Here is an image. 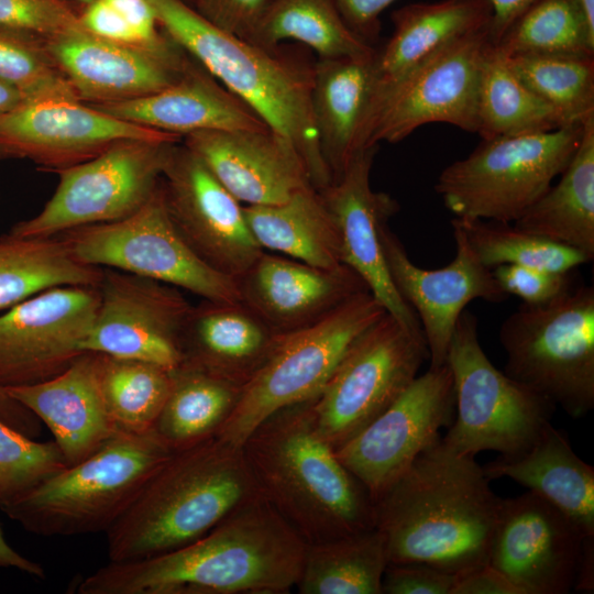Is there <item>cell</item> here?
I'll return each mask as SVG.
<instances>
[{"instance_id": "cell-48", "label": "cell", "mask_w": 594, "mask_h": 594, "mask_svg": "<svg viewBox=\"0 0 594 594\" xmlns=\"http://www.w3.org/2000/svg\"><path fill=\"white\" fill-rule=\"evenodd\" d=\"M271 0H195L194 9L216 28L249 41Z\"/></svg>"}, {"instance_id": "cell-13", "label": "cell", "mask_w": 594, "mask_h": 594, "mask_svg": "<svg viewBox=\"0 0 594 594\" xmlns=\"http://www.w3.org/2000/svg\"><path fill=\"white\" fill-rule=\"evenodd\" d=\"M427 359L424 334L385 312L351 344L314 399L320 435L340 448L408 388Z\"/></svg>"}, {"instance_id": "cell-14", "label": "cell", "mask_w": 594, "mask_h": 594, "mask_svg": "<svg viewBox=\"0 0 594 594\" xmlns=\"http://www.w3.org/2000/svg\"><path fill=\"white\" fill-rule=\"evenodd\" d=\"M488 25L447 45L397 80L376 87L364 146L400 142L435 122L476 133L481 76L492 44Z\"/></svg>"}, {"instance_id": "cell-54", "label": "cell", "mask_w": 594, "mask_h": 594, "mask_svg": "<svg viewBox=\"0 0 594 594\" xmlns=\"http://www.w3.org/2000/svg\"><path fill=\"white\" fill-rule=\"evenodd\" d=\"M13 568L37 579H45L43 566L15 551L6 540L0 527V569Z\"/></svg>"}, {"instance_id": "cell-16", "label": "cell", "mask_w": 594, "mask_h": 594, "mask_svg": "<svg viewBox=\"0 0 594 594\" xmlns=\"http://www.w3.org/2000/svg\"><path fill=\"white\" fill-rule=\"evenodd\" d=\"M99 306L82 349L156 364L183 362L182 341L191 305L168 284L103 268Z\"/></svg>"}, {"instance_id": "cell-27", "label": "cell", "mask_w": 594, "mask_h": 594, "mask_svg": "<svg viewBox=\"0 0 594 594\" xmlns=\"http://www.w3.org/2000/svg\"><path fill=\"white\" fill-rule=\"evenodd\" d=\"M3 389L46 425L67 466L91 455L119 431L101 394L95 352L82 353L50 380Z\"/></svg>"}, {"instance_id": "cell-59", "label": "cell", "mask_w": 594, "mask_h": 594, "mask_svg": "<svg viewBox=\"0 0 594 594\" xmlns=\"http://www.w3.org/2000/svg\"><path fill=\"white\" fill-rule=\"evenodd\" d=\"M78 2L81 3V6H86V4H89L90 2L95 1V0H77Z\"/></svg>"}, {"instance_id": "cell-1", "label": "cell", "mask_w": 594, "mask_h": 594, "mask_svg": "<svg viewBox=\"0 0 594 594\" xmlns=\"http://www.w3.org/2000/svg\"><path fill=\"white\" fill-rule=\"evenodd\" d=\"M307 544L260 495L189 544L136 561L108 562L77 582L74 593H289L299 580Z\"/></svg>"}, {"instance_id": "cell-6", "label": "cell", "mask_w": 594, "mask_h": 594, "mask_svg": "<svg viewBox=\"0 0 594 594\" xmlns=\"http://www.w3.org/2000/svg\"><path fill=\"white\" fill-rule=\"evenodd\" d=\"M174 452L153 429L118 431L85 460L0 508L44 537L106 532Z\"/></svg>"}, {"instance_id": "cell-12", "label": "cell", "mask_w": 594, "mask_h": 594, "mask_svg": "<svg viewBox=\"0 0 594 594\" xmlns=\"http://www.w3.org/2000/svg\"><path fill=\"white\" fill-rule=\"evenodd\" d=\"M179 142L124 140L86 162L55 172L59 182L43 209L15 223L7 234L50 238L131 216L156 190Z\"/></svg>"}, {"instance_id": "cell-7", "label": "cell", "mask_w": 594, "mask_h": 594, "mask_svg": "<svg viewBox=\"0 0 594 594\" xmlns=\"http://www.w3.org/2000/svg\"><path fill=\"white\" fill-rule=\"evenodd\" d=\"M504 373L580 418L594 407V288L522 304L501 324Z\"/></svg>"}, {"instance_id": "cell-50", "label": "cell", "mask_w": 594, "mask_h": 594, "mask_svg": "<svg viewBox=\"0 0 594 594\" xmlns=\"http://www.w3.org/2000/svg\"><path fill=\"white\" fill-rule=\"evenodd\" d=\"M395 1L396 0H334L349 28L372 46H374L380 37L381 14Z\"/></svg>"}, {"instance_id": "cell-23", "label": "cell", "mask_w": 594, "mask_h": 594, "mask_svg": "<svg viewBox=\"0 0 594 594\" xmlns=\"http://www.w3.org/2000/svg\"><path fill=\"white\" fill-rule=\"evenodd\" d=\"M377 150L375 145L358 152L343 172L319 191L336 220L343 264L363 279L387 314L422 333L416 314L392 282L383 252L382 228L399 206L391 195L372 188L371 170Z\"/></svg>"}, {"instance_id": "cell-17", "label": "cell", "mask_w": 594, "mask_h": 594, "mask_svg": "<svg viewBox=\"0 0 594 594\" xmlns=\"http://www.w3.org/2000/svg\"><path fill=\"white\" fill-rule=\"evenodd\" d=\"M99 289L58 286L0 315V388L36 384L79 355L99 306Z\"/></svg>"}, {"instance_id": "cell-60", "label": "cell", "mask_w": 594, "mask_h": 594, "mask_svg": "<svg viewBox=\"0 0 594 594\" xmlns=\"http://www.w3.org/2000/svg\"><path fill=\"white\" fill-rule=\"evenodd\" d=\"M182 1H184L185 3H187V4L191 6V7H194V3H195V0H182Z\"/></svg>"}, {"instance_id": "cell-4", "label": "cell", "mask_w": 594, "mask_h": 594, "mask_svg": "<svg viewBox=\"0 0 594 594\" xmlns=\"http://www.w3.org/2000/svg\"><path fill=\"white\" fill-rule=\"evenodd\" d=\"M161 29L270 129L299 152L311 185L331 182L311 109L315 62L282 44L270 48L227 33L182 0H148Z\"/></svg>"}, {"instance_id": "cell-9", "label": "cell", "mask_w": 594, "mask_h": 594, "mask_svg": "<svg viewBox=\"0 0 594 594\" xmlns=\"http://www.w3.org/2000/svg\"><path fill=\"white\" fill-rule=\"evenodd\" d=\"M584 123L482 139L440 173L435 190L458 218L515 222L564 170Z\"/></svg>"}, {"instance_id": "cell-51", "label": "cell", "mask_w": 594, "mask_h": 594, "mask_svg": "<svg viewBox=\"0 0 594 594\" xmlns=\"http://www.w3.org/2000/svg\"><path fill=\"white\" fill-rule=\"evenodd\" d=\"M451 594H521L502 572L488 563L455 575Z\"/></svg>"}, {"instance_id": "cell-52", "label": "cell", "mask_w": 594, "mask_h": 594, "mask_svg": "<svg viewBox=\"0 0 594 594\" xmlns=\"http://www.w3.org/2000/svg\"><path fill=\"white\" fill-rule=\"evenodd\" d=\"M148 44L165 42L169 36L161 29L148 0H106Z\"/></svg>"}, {"instance_id": "cell-10", "label": "cell", "mask_w": 594, "mask_h": 594, "mask_svg": "<svg viewBox=\"0 0 594 594\" xmlns=\"http://www.w3.org/2000/svg\"><path fill=\"white\" fill-rule=\"evenodd\" d=\"M385 312L370 292H363L322 319L279 333L216 437L242 447L253 429L273 413L316 398L351 344Z\"/></svg>"}, {"instance_id": "cell-20", "label": "cell", "mask_w": 594, "mask_h": 594, "mask_svg": "<svg viewBox=\"0 0 594 594\" xmlns=\"http://www.w3.org/2000/svg\"><path fill=\"white\" fill-rule=\"evenodd\" d=\"M124 140L182 138L125 122L78 100L25 101L0 116V160L24 158L55 173Z\"/></svg>"}, {"instance_id": "cell-40", "label": "cell", "mask_w": 594, "mask_h": 594, "mask_svg": "<svg viewBox=\"0 0 594 594\" xmlns=\"http://www.w3.org/2000/svg\"><path fill=\"white\" fill-rule=\"evenodd\" d=\"M95 353L101 394L118 430L153 429L172 387V371L144 361Z\"/></svg>"}, {"instance_id": "cell-2", "label": "cell", "mask_w": 594, "mask_h": 594, "mask_svg": "<svg viewBox=\"0 0 594 594\" xmlns=\"http://www.w3.org/2000/svg\"><path fill=\"white\" fill-rule=\"evenodd\" d=\"M474 457L441 437L374 502L389 563L420 562L460 574L488 561L503 498Z\"/></svg>"}, {"instance_id": "cell-11", "label": "cell", "mask_w": 594, "mask_h": 594, "mask_svg": "<svg viewBox=\"0 0 594 594\" xmlns=\"http://www.w3.org/2000/svg\"><path fill=\"white\" fill-rule=\"evenodd\" d=\"M58 237L81 263L158 280L204 300L242 301L239 280L207 264L180 235L168 213L161 182L131 216L70 229Z\"/></svg>"}, {"instance_id": "cell-53", "label": "cell", "mask_w": 594, "mask_h": 594, "mask_svg": "<svg viewBox=\"0 0 594 594\" xmlns=\"http://www.w3.org/2000/svg\"><path fill=\"white\" fill-rule=\"evenodd\" d=\"M492 9L490 38L497 43L514 21L537 0H486Z\"/></svg>"}, {"instance_id": "cell-18", "label": "cell", "mask_w": 594, "mask_h": 594, "mask_svg": "<svg viewBox=\"0 0 594 594\" xmlns=\"http://www.w3.org/2000/svg\"><path fill=\"white\" fill-rule=\"evenodd\" d=\"M161 185L170 219L187 244L211 267L239 280L264 252L241 202L180 142Z\"/></svg>"}, {"instance_id": "cell-30", "label": "cell", "mask_w": 594, "mask_h": 594, "mask_svg": "<svg viewBox=\"0 0 594 594\" xmlns=\"http://www.w3.org/2000/svg\"><path fill=\"white\" fill-rule=\"evenodd\" d=\"M490 480L508 477L544 497L585 536H594V468L550 422L524 453L483 466Z\"/></svg>"}, {"instance_id": "cell-36", "label": "cell", "mask_w": 594, "mask_h": 594, "mask_svg": "<svg viewBox=\"0 0 594 594\" xmlns=\"http://www.w3.org/2000/svg\"><path fill=\"white\" fill-rule=\"evenodd\" d=\"M389 563L386 541L374 528L307 544L296 588L300 594H382Z\"/></svg>"}, {"instance_id": "cell-19", "label": "cell", "mask_w": 594, "mask_h": 594, "mask_svg": "<svg viewBox=\"0 0 594 594\" xmlns=\"http://www.w3.org/2000/svg\"><path fill=\"white\" fill-rule=\"evenodd\" d=\"M585 537L559 508L528 491L503 498L487 563L521 594H568Z\"/></svg>"}, {"instance_id": "cell-31", "label": "cell", "mask_w": 594, "mask_h": 594, "mask_svg": "<svg viewBox=\"0 0 594 594\" xmlns=\"http://www.w3.org/2000/svg\"><path fill=\"white\" fill-rule=\"evenodd\" d=\"M486 0L409 3L392 15L393 33L375 51L376 87L386 86L458 38L490 24Z\"/></svg>"}, {"instance_id": "cell-15", "label": "cell", "mask_w": 594, "mask_h": 594, "mask_svg": "<svg viewBox=\"0 0 594 594\" xmlns=\"http://www.w3.org/2000/svg\"><path fill=\"white\" fill-rule=\"evenodd\" d=\"M455 394L447 364L418 375L372 422L336 450L373 503L454 419Z\"/></svg>"}, {"instance_id": "cell-37", "label": "cell", "mask_w": 594, "mask_h": 594, "mask_svg": "<svg viewBox=\"0 0 594 594\" xmlns=\"http://www.w3.org/2000/svg\"><path fill=\"white\" fill-rule=\"evenodd\" d=\"M284 41L306 45L317 58L361 57L376 50L349 28L334 0H271L249 42L273 48Z\"/></svg>"}, {"instance_id": "cell-43", "label": "cell", "mask_w": 594, "mask_h": 594, "mask_svg": "<svg viewBox=\"0 0 594 594\" xmlns=\"http://www.w3.org/2000/svg\"><path fill=\"white\" fill-rule=\"evenodd\" d=\"M0 80L26 101L79 100L46 46V38L0 26Z\"/></svg>"}, {"instance_id": "cell-32", "label": "cell", "mask_w": 594, "mask_h": 594, "mask_svg": "<svg viewBox=\"0 0 594 594\" xmlns=\"http://www.w3.org/2000/svg\"><path fill=\"white\" fill-rule=\"evenodd\" d=\"M248 226L264 251L331 270L343 265L336 220L312 186L275 205L244 206Z\"/></svg>"}, {"instance_id": "cell-55", "label": "cell", "mask_w": 594, "mask_h": 594, "mask_svg": "<svg viewBox=\"0 0 594 594\" xmlns=\"http://www.w3.org/2000/svg\"><path fill=\"white\" fill-rule=\"evenodd\" d=\"M594 563V536L585 537L582 544V553L579 564L578 578L574 588L590 591L594 588L593 564Z\"/></svg>"}, {"instance_id": "cell-56", "label": "cell", "mask_w": 594, "mask_h": 594, "mask_svg": "<svg viewBox=\"0 0 594 594\" xmlns=\"http://www.w3.org/2000/svg\"><path fill=\"white\" fill-rule=\"evenodd\" d=\"M28 419L26 408L0 388V420L14 429H21Z\"/></svg>"}, {"instance_id": "cell-24", "label": "cell", "mask_w": 594, "mask_h": 594, "mask_svg": "<svg viewBox=\"0 0 594 594\" xmlns=\"http://www.w3.org/2000/svg\"><path fill=\"white\" fill-rule=\"evenodd\" d=\"M183 140V144L246 206L279 204L312 186L295 145L272 129L201 131Z\"/></svg>"}, {"instance_id": "cell-42", "label": "cell", "mask_w": 594, "mask_h": 594, "mask_svg": "<svg viewBox=\"0 0 594 594\" xmlns=\"http://www.w3.org/2000/svg\"><path fill=\"white\" fill-rule=\"evenodd\" d=\"M515 75L553 107L566 125L594 117V56L518 55L506 57Z\"/></svg>"}, {"instance_id": "cell-21", "label": "cell", "mask_w": 594, "mask_h": 594, "mask_svg": "<svg viewBox=\"0 0 594 594\" xmlns=\"http://www.w3.org/2000/svg\"><path fill=\"white\" fill-rule=\"evenodd\" d=\"M451 226L455 255L437 270L414 264L388 223L381 231L392 282L420 322L432 369L446 364L457 321L472 300L501 302L507 298L492 268L482 264L460 226L453 219Z\"/></svg>"}, {"instance_id": "cell-45", "label": "cell", "mask_w": 594, "mask_h": 594, "mask_svg": "<svg viewBox=\"0 0 594 594\" xmlns=\"http://www.w3.org/2000/svg\"><path fill=\"white\" fill-rule=\"evenodd\" d=\"M0 26L43 38L88 32L63 0H0Z\"/></svg>"}, {"instance_id": "cell-8", "label": "cell", "mask_w": 594, "mask_h": 594, "mask_svg": "<svg viewBox=\"0 0 594 594\" xmlns=\"http://www.w3.org/2000/svg\"><path fill=\"white\" fill-rule=\"evenodd\" d=\"M477 328L476 316L465 309L447 355L455 414L441 440L463 455L496 451L504 458L516 457L535 442L557 406L496 369L481 346Z\"/></svg>"}, {"instance_id": "cell-33", "label": "cell", "mask_w": 594, "mask_h": 594, "mask_svg": "<svg viewBox=\"0 0 594 594\" xmlns=\"http://www.w3.org/2000/svg\"><path fill=\"white\" fill-rule=\"evenodd\" d=\"M530 233L594 257V117L584 123L581 141L560 180L515 222Z\"/></svg>"}, {"instance_id": "cell-44", "label": "cell", "mask_w": 594, "mask_h": 594, "mask_svg": "<svg viewBox=\"0 0 594 594\" xmlns=\"http://www.w3.org/2000/svg\"><path fill=\"white\" fill-rule=\"evenodd\" d=\"M67 466L56 442H40L0 420V507Z\"/></svg>"}, {"instance_id": "cell-3", "label": "cell", "mask_w": 594, "mask_h": 594, "mask_svg": "<svg viewBox=\"0 0 594 594\" xmlns=\"http://www.w3.org/2000/svg\"><path fill=\"white\" fill-rule=\"evenodd\" d=\"M314 399L273 413L242 444L260 492L308 544L375 527L371 496L318 431Z\"/></svg>"}, {"instance_id": "cell-29", "label": "cell", "mask_w": 594, "mask_h": 594, "mask_svg": "<svg viewBox=\"0 0 594 594\" xmlns=\"http://www.w3.org/2000/svg\"><path fill=\"white\" fill-rule=\"evenodd\" d=\"M376 84L375 52L315 61L311 109L320 152L332 180L358 152L366 148L365 130Z\"/></svg>"}, {"instance_id": "cell-46", "label": "cell", "mask_w": 594, "mask_h": 594, "mask_svg": "<svg viewBox=\"0 0 594 594\" xmlns=\"http://www.w3.org/2000/svg\"><path fill=\"white\" fill-rule=\"evenodd\" d=\"M492 272L507 296L515 295L528 305L549 302L574 286L572 272L558 273L514 264L495 266Z\"/></svg>"}, {"instance_id": "cell-38", "label": "cell", "mask_w": 594, "mask_h": 594, "mask_svg": "<svg viewBox=\"0 0 594 594\" xmlns=\"http://www.w3.org/2000/svg\"><path fill=\"white\" fill-rule=\"evenodd\" d=\"M476 133L482 139L548 132L565 127L560 113L530 90L490 45L477 98Z\"/></svg>"}, {"instance_id": "cell-22", "label": "cell", "mask_w": 594, "mask_h": 594, "mask_svg": "<svg viewBox=\"0 0 594 594\" xmlns=\"http://www.w3.org/2000/svg\"><path fill=\"white\" fill-rule=\"evenodd\" d=\"M46 46L84 103L162 91L183 76L191 59L170 37L160 44H129L85 32L46 38Z\"/></svg>"}, {"instance_id": "cell-57", "label": "cell", "mask_w": 594, "mask_h": 594, "mask_svg": "<svg viewBox=\"0 0 594 594\" xmlns=\"http://www.w3.org/2000/svg\"><path fill=\"white\" fill-rule=\"evenodd\" d=\"M25 101L21 91L0 80V116L9 113Z\"/></svg>"}, {"instance_id": "cell-49", "label": "cell", "mask_w": 594, "mask_h": 594, "mask_svg": "<svg viewBox=\"0 0 594 594\" xmlns=\"http://www.w3.org/2000/svg\"><path fill=\"white\" fill-rule=\"evenodd\" d=\"M78 15L82 26L98 37L119 43L148 44L140 38L131 24L106 0H95L84 6Z\"/></svg>"}, {"instance_id": "cell-28", "label": "cell", "mask_w": 594, "mask_h": 594, "mask_svg": "<svg viewBox=\"0 0 594 594\" xmlns=\"http://www.w3.org/2000/svg\"><path fill=\"white\" fill-rule=\"evenodd\" d=\"M278 336L243 301L202 300L191 306L180 365L244 387L271 354Z\"/></svg>"}, {"instance_id": "cell-35", "label": "cell", "mask_w": 594, "mask_h": 594, "mask_svg": "<svg viewBox=\"0 0 594 594\" xmlns=\"http://www.w3.org/2000/svg\"><path fill=\"white\" fill-rule=\"evenodd\" d=\"M102 267L78 261L58 237H0V310L58 286L98 287Z\"/></svg>"}, {"instance_id": "cell-47", "label": "cell", "mask_w": 594, "mask_h": 594, "mask_svg": "<svg viewBox=\"0 0 594 594\" xmlns=\"http://www.w3.org/2000/svg\"><path fill=\"white\" fill-rule=\"evenodd\" d=\"M455 574L420 562L388 563L382 594H451Z\"/></svg>"}, {"instance_id": "cell-58", "label": "cell", "mask_w": 594, "mask_h": 594, "mask_svg": "<svg viewBox=\"0 0 594 594\" xmlns=\"http://www.w3.org/2000/svg\"><path fill=\"white\" fill-rule=\"evenodd\" d=\"M590 22L594 24V0H579Z\"/></svg>"}, {"instance_id": "cell-25", "label": "cell", "mask_w": 594, "mask_h": 594, "mask_svg": "<svg viewBox=\"0 0 594 594\" xmlns=\"http://www.w3.org/2000/svg\"><path fill=\"white\" fill-rule=\"evenodd\" d=\"M242 301L277 333L307 327L370 292L345 264L323 270L264 251L239 279Z\"/></svg>"}, {"instance_id": "cell-5", "label": "cell", "mask_w": 594, "mask_h": 594, "mask_svg": "<svg viewBox=\"0 0 594 594\" xmlns=\"http://www.w3.org/2000/svg\"><path fill=\"white\" fill-rule=\"evenodd\" d=\"M260 495L242 447L212 437L175 451L105 532L109 562L136 561L189 544Z\"/></svg>"}, {"instance_id": "cell-26", "label": "cell", "mask_w": 594, "mask_h": 594, "mask_svg": "<svg viewBox=\"0 0 594 594\" xmlns=\"http://www.w3.org/2000/svg\"><path fill=\"white\" fill-rule=\"evenodd\" d=\"M86 105L125 122L179 138L201 131L270 129L194 57L183 76L162 91L133 100Z\"/></svg>"}, {"instance_id": "cell-39", "label": "cell", "mask_w": 594, "mask_h": 594, "mask_svg": "<svg viewBox=\"0 0 594 594\" xmlns=\"http://www.w3.org/2000/svg\"><path fill=\"white\" fill-rule=\"evenodd\" d=\"M493 45L505 57L594 56V24L579 0H537Z\"/></svg>"}, {"instance_id": "cell-41", "label": "cell", "mask_w": 594, "mask_h": 594, "mask_svg": "<svg viewBox=\"0 0 594 594\" xmlns=\"http://www.w3.org/2000/svg\"><path fill=\"white\" fill-rule=\"evenodd\" d=\"M477 257L488 268L502 264L573 272L591 260L581 251L517 228L510 222L454 217Z\"/></svg>"}, {"instance_id": "cell-34", "label": "cell", "mask_w": 594, "mask_h": 594, "mask_svg": "<svg viewBox=\"0 0 594 594\" xmlns=\"http://www.w3.org/2000/svg\"><path fill=\"white\" fill-rule=\"evenodd\" d=\"M172 378L153 430L173 451L216 437L235 408L243 386L185 365L173 370Z\"/></svg>"}]
</instances>
